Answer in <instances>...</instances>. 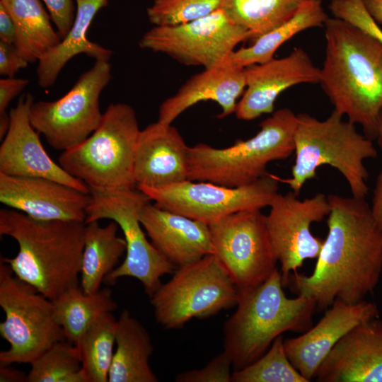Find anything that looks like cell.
<instances>
[{
  "instance_id": "6da1fadb",
  "label": "cell",
  "mask_w": 382,
  "mask_h": 382,
  "mask_svg": "<svg viewBox=\"0 0 382 382\" xmlns=\"http://www.w3.org/2000/svg\"><path fill=\"white\" fill-rule=\"evenodd\" d=\"M328 233L309 275L291 273L288 284L316 308L335 300L354 303L372 292L382 272V232L365 199L328 195Z\"/></svg>"
},
{
  "instance_id": "7a4b0ae2",
  "label": "cell",
  "mask_w": 382,
  "mask_h": 382,
  "mask_svg": "<svg viewBox=\"0 0 382 382\" xmlns=\"http://www.w3.org/2000/svg\"><path fill=\"white\" fill-rule=\"evenodd\" d=\"M324 27L325 53L319 83L333 110L361 126L374 140L382 108V43L335 17H329Z\"/></svg>"
},
{
  "instance_id": "3957f363",
  "label": "cell",
  "mask_w": 382,
  "mask_h": 382,
  "mask_svg": "<svg viewBox=\"0 0 382 382\" xmlns=\"http://www.w3.org/2000/svg\"><path fill=\"white\" fill-rule=\"evenodd\" d=\"M86 224L40 221L11 208L0 210V235L13 238L18 251L1 259L16 276L53 301L79 286Z\"/></svg>"
},
{
  "instance_id": "277c9868",
  "label": "cell",
  "mask_w": 382,
  "mask_h": 382,
  "mask_svg": "<svg viewBox=\"0 0 382 382\" xmlns=\"http://www.w3.org/2000/svg\"><path fill=\"white\" fill-rule=\"evenodd\" d=\"M278 269L264 282L238 289L236 310L224 323V351L234 371L255 362L287 331L303 333L313 326L316 308L310 298H288Z\"/></svg>"
},
{
  "instance_id": "5b68a950",
  "label": "cell",
  "mask_w": 382,
  "mask_h": 382,
  "mask_svg": "<svg viewBox=\"0 0 382 382\" xmlns=\"http://www.w3.org/2000/svg\"><path fill=\"white\" fill-rule=\"evenodd\" d=\"M355 125L335 110L323 120L306 113L297 115L291 177L280 181L299 195L304 184L316 177L318 168L328 165L345 178L352 196L365 199L369 172L364 161L376 158L377 150Z\"/></svg>"
},
{
  "instance_id": "8992f818",
  "label": "cell",
  "mask_w": 382,
  "mask_h": 382,
  "mask_svg": "<svg viewBox=\"0 0 382 382\" xmlns=\"http://www.w3.org/2000/svg\"><path fill=\"white\" fill-rule=\"evenodd\" d=\"M141 129L134 108L108 105L98 128L83 141L61 153L59 164L91 192L115 195L137 188L134 164Z\"/></svg>"
},
{
  "instance_id": "52a82bcc",
  "label": "cell",
  "mask_w": 382,
  "mask_h": 382,
  "mask_svg": "<svg viewBox=\"0 0 382 382\" xmlns=\"http://www.w3.org/2000/svg\"><path fill=\"white\" fill-rule=\"evenodd\" d=\"M297 115L289 108L262 120L253 137L216 149L207 144L189 146V180L236 187L267 175V166L294 153Z\"/></svg>"
},
{
  "instance_id": "ba28073f",
  "label": "cell",
  "mask_w": 382,
  "mask_h": 382,
  "mask_svg": "<svg viewBox=\"0 0 382 382\" xmlns=\"http://www.w3.org/2000/svg\"><path fill=\"white\" fill-rule=\"evenodd\" d=\"M238 289L214 254L178 267L150 296L156 322L180 329L192 318H206L236 306Z\"/></svg>"
},
{
  "instance_id": "9c48e42d",
  "label": "cell",
  "mask_w": 382,
  "mask_h": 382,
  "mask_svg": "<svg viewBox=\"0 0 382 382\" xmlns=\"http://www.w3.org/2000/svg\"><path fill=\"white\" fill-rule=\"evenodd\" d=\"M0 306L5 313L0 335L9 344L0 352V364H30L53 344L66 340L52 301L16 276L1 259Z\"/></svg>"
},
{
  "instance_id": "30bf717a",
  "label": "cell",
  "mask_w": 382,
  "mask_h": 382,
  "mask_svg": "<svg viewBox=\"0 0 382 382\" xmlns=\"http://www.w3.org/2000/svg\"><path fill=\"white\" fill-rule=\"evenodd\" d=\"M150 201L137 187L115 195L91 192L85 219V224L104 219L115 221L127 243L124 261L104 282L112 285L122 277L135 278L149 297L161 284V277L173 272L176 267L148 241L143 231L140 214Z\"/></svg>"
},
{
  "instance_id": "8fae6325",
  "label": "cell",
  "mask_w": 382,
  "mask_h": 382,
  "mask_svg": "<svg viewBox=\"0 0 382 382\" xmlns=\"http://www.w3.org/2000/svg\"><path fill=\"white\" fill-rule=\"evenodd\" d=\"M111 78L109 62L96 61L62 98L33 102L32 126L56 150L64 151L83 141L100 124V96Z\"/></svg>"
},
{
  "instance_id": "7c38bea8",
  "label": "cell",
  "mask_w": 382,
  "mask_h": 382,
  "mask_svg": "<svg viewBox=\"0 0 382 382\" xmlns=\"http://www.w3.org/2000/svg\"><path fill=\"white\" fill-rule=\"evenodd\" d=\"M279 178L268 173L236 187L190 180L160 187H137L158 207L210 225L238 212L270 207L279 193Z\"/></svg>"
},
{
  "instance_id": "4fadbf2b",
  "label": "cell",
  "mask_w": 382,
  "mask_h": 382,
  "mask_svg": "<svg viewBox=\"0 0 382 382\" xmlns=\"http://www.w3.org/2000/svg\"><path fill=\"white\" fill-rule=\"evenodd\" d=\"M248 40L249 32L222 8L186 23L154 25L139 45L187 66L209 69L225 61L239 43Z\"/></svg>"
},
{
  "instance_id": "5bb4252c",
  "label": "cell",
  "mask_w": 382,
  "mask_h": 382,
  "mask_svg": "<svg viewBox=\"0 0 382 382\" xmlns=\"http://www.w3.org/2000/svg\"><path fill=\"white\" fill-rule=\"evenodd\" d=\"M209 226L214 254L238 289L264 282L277 269L261 209L238 212Z\"/></svg>"
},
{
  "instance_id": "9a60e30c",
  "label": "cell",
  "mask_w": 382,
  "mask_h": 382,
  "mask_svg": "<svg viewBox=\"0 0 382 382\" xmlns=\"http://www.w3.org/2000/svg\"><path fill=\"white\" fill-rule=\"evenodd\" d=\"M293 191L278 193L269 207L265 222L273 249L281 265L284 287L289 275L307 259L317 258L324 240L312 234L311 226L323 221L330 212L328 196L317 193L299 199Z\"/></svg>"
},
{
  "instance_id": "2e32d148",
  "label": "cell",
  "mask_w": 382,
  "mask_h": 382,
  "mask_svg": "<svg viewBox=\"0 0 382 382\" xmlns=\"http://www.w3.org/2000/svg\"><path fill=\"white\" fill-rule=\"evenodd\" d=\"M34 98L22 95L9 111L10 126L0 146V173L12 176L51 179L85 193H91L82 180L55 163L44 149L39 133L32 126L29 112Z\"/></svg>"
},
{
  "instance_id": "e0dca14e",
  "label": "cell",
  "mask_w": 382,
  "mask_h": 382,
  "mask_svg": "<svg viewBox=\"0 0 382 382\" xmlns=\"http://www.w3.org/2000/svg\"><path fill=\"white\" fill-rule=\"evenodd\" d=\"M245 90L235 111L237 118L252 120L272 113L284 91L302 83H319L320 69L301 47L289 55L245 67Z\"/></svg>"
},
{
  "instance_id": "ac0fdd59",
  "label": "cell",
  "mask_w": 382,
  "mask_h": 382,
  "mask_svg": "<svg viewBox=\"0 0 382 382\" xmlns=\"http://www.w3.org/2000/svg\"><path fill=\"white\" fill-rule=\"evenodd\" d=\"M90 200L91 193L51 179L0 173L1 203L37 220L85 223Z\"/></svg>"
},
{
  "instance_id": "d6986e66",
  "label": "cell",
  "mask_w": 382,
  "mask_h": 382,
  "mask_svg": "<svg viewBox=\"0 0 382 382\" xmlns=\"http://www.w3.org/2000/svg\"><path fill=\"white\" fill-rule=\"evenodd\" d=\"M375 303L362 300L349 303L335 300L315 325L298 337L284 340L286 354L308 382L337 342L357 325L378 318Z\"/></svg>"
},
{
  "instance_id": "ffe728a7",
  "label": "cell",
  "mask_w": 382,
  "mask_h": 382,
  "mask_svg": "<svg viewBox=\"0 0 382 382\" xmlns=\"http://www.w3.org/2000/svg\"><path fill=\"white\" fill-rule=\"evenodd\" d=\"M318 382H382V320L375 318L343 336L322 361Z\"/></svg>"
},
{
  "instance_id": "44dd1931",
  "label": "cell",
  "mask_w": 382,
  "mask_h": 382,
  "mask_svg": "<svg viewBox=\"0 0 382 382\" xmlns=\"http://www.w3.org/2000/svg\"><path fill=\"white\" fill-rule=\"evenodd\" d=\"M189 146L171 124L156 121L141 129L134 175L137 186L160 187L189 180Z\"/></svg>"
},
{
  "instance_id": "7402d4cb",
  "label": "cell",
  "mask_w": 382,
  "mask_h": 382,
  "mask_svg": "<svg viewBox=\"0 0 382 382\" xmlns=\"http://www.w3.org/2000/svg\"><path fill=\"white\" fill-rule=\"evenodd\" d=\"M140 222L157 250L175 267L214 254L209 225L182 214L147 204Z\"/></svg>"
},
{
  "instance_id": "603a6c76",
  "label": "cell",
  "mask_w": 382,
  "mask_h": 382,
  "mask_svg": "<svg viewBox=\"0 0 382 382\" xmlns=\"http://www.w3.org/2000/svg\"><path fill=\"white\" fill-rule=\"evenodd\" d=\"M245 68L232 62L230 56L223 62L189 78L172 96L160 105L158 120L172 122L189 108L206 100L221 108L219 118L235 112L238 99L245 88Z\"/></svg>"
},
{
  "instance_id": "cb8c5ba5",
  "label": "cell",
  "mask_w": 382,
  "mask_h": 382,
  "mask_svg": "<svg viewBox=\"0 0 382 382\" xmlns=\"http://www.w3.org/2000/svg\"><path fill=\"white\" fill-rule=\"evenodd\" d=\"M76 15L73 24L61 42L42 57L36 69L37 83L49 88L73 57L84 54L96 61L109 62L112 52L88 40L87 33L98 12L108 4V0H75Z\"/></svg>"
},
{
  "instance_id": "d4e9b609",
  "label": "cell",
  "mask_w": 382,
  "mask_h": 382,
  "mask_svg": "<svg viewBox=\"0 0 382 382\" xmlns=\"http://www.w3.org/2000/svg\"><path fill=\"white\" fill-rule=\"evenodd\" d=\"M115 345L109 382H157L149 359L154 346L147 330L128 310L117 320Z\"/></svg>"
},
{
  "instance_id": "484cf974",
  "label": "cell",
  "mask_w": 382,
  "mask_h": 382,
  "mask_svg": "<svg viewBox=\"0 0 382 382\" xmlns=\"http://www.w3.org/2000/svg\"><path fill=\"white\" fill-rule=\"evenodd\" d=\"M118 224L111 221L100 226L98 221L86 224L80 287L86 294L100 289L105 277L126 253L127 243L117 235Z\"/></svg>"
},
{
  "instance_id": "4316f807",
  "label": "cell",
  "mask_w": 382,
  "mask_h": 382,
  "mask_svg": "<svg viewBox=\"0 0 382 382\" xmlns=\"http://www.w3.org/2000/svg\"><path fill=\"white\" fill-rule=\"evenodd\" d=\"M16 28L14 45L28 63L38 62L62 40L41 0H0Z\"/></svg>"
},
{
  "instance_id": "83f0119b",
  "label": "cell",
  "mask_w": 382,
  "mask_h": 382,
  "mask_svg": "<svg viewBox=\"0 0 382 382\" xmlns=\"http://www.w3.org/2000/svg\"><path fill=\"white\" fill-rule=\"evenodd\" d=\"M328 18L321 0L305 1L289 20L260 36L250 46L235 50L230 59L244 68L266 62L274 58L276 51L287 40L307 29L324 26Z\"/></svg>"
},
{
  "instance_id": "f1b7e54d",
  "label": "cell",
  "mask_w": 382,
  "mask_h": 382,
  "mask_svg": "<svg viewBox=\"0 0 382 382\" xmlns=\"http://www.w3.org/2000/svg\"><path fill=\"white\" fill-rule=\"evenodd\" d=\"M54 316L66 340L78 347L87 328L103 313L113 312L117 304L109 288L86 294L79 286L69 289L52 301Z\"/></svg>"
},
{
  "instance_id": "f546056e",
  "label": "cell",
  "mask_w": 382,
  "mask_h": 382,
  "mask_svg": "<svg viewBox=\"0 0 382 382\" xmlns=\"http://www.w3.org/2000/svg\"><path fill=\"white\" fill-rule=\"evenodd\" d=\"M117 320L112 312L96 318L85 331L78 348L88 382H107L114 354Z\"/></svg>"
},
{
  "instance_id": "4dcf8cb0",
  "label": "cell",
  "mask_w": 382,
  "mask_h": 382,
  "mask_svg": "<svg viewBox=\"0 0 382 382\" xmlns=\"http://www.w3.org/2000/svg\"><path fill=\"white\" fill-rule=\"evenodd\" d=\"M308 0H224L228 15L250 34L253 42L289 20Z\"/></svg>"
},
{
  "instance_id": "1f68e13d",
  "label": "cell",
  "mask_w": 382,
  "mask_h": 382,
  "mask_svg": "<svg viewBox=\"0 0 382 382\" xmlns=\"http://www.w3.org/2000/svg\"><path fill=\"white\" fill-rule=\"evenodd\" d=\"M30 366L28 382H88L79 348L66 340L53 344Z\"/></svg>"
},
{
  "instance_id": "d6a6232c",
  "label": "cell",
  "mask_w": 382,
  "mask_h": 382,
  "mask_svg": "<svg viewBox=\"0 0 382 382\" xmlns=\"http://www.w3.org/2000/svg\"><path fill=\"white\" fill-rule=\"evenodd\" d=\"M231 382H308L289 361L282 335L255 362L234 371Z\"/></svg>"
},
{
  "instance_id": "836d02e7",
  "label": "cell",
  "mask_w": 382,
  "mask_h": 382,
  "mask_svg": "<svg viewBox=\"0 0 382 382\" xmlns=\"http://www.w3.org/2000/svg\"><path fill=\"white\" fill-rule=\"evenodd\" d=\"M224 4V0H154L146 13L154 25H175L207 16Z\"/></svg>"
},
{
  "instance_id": "e575fe53",
  "label": "cell",
  "mask_w": 382,
  "mask_h": 382,
  "mask_svg": "<svg viewBox=\"0 0 382 382\" xmlns=\"http://www.w3.org/2000/svg\"><path fill=\"white\" fill-rule=\"evenodd\" d=\"M329 8L333 17L353 24L382 43V29L370 16L362 0H331Z\"/></svg>"
},
{
  "instance_id": "d590c367",
  "label": "cell",
  "mask_w": 382,
  "mask_h": 382,
  "mask_svg": "<svg viewBox=\"0 0 382 382\" xmlns=\"http://www.w3.org/2000/svg\"><path fill=\"white\" fill-rule=\"evenodd\" d=\"M232 361L223 351L212 359L204 367L178 374L177 382H231Z\"/></svg>"
},
{
  "instance_id": "8d00e7d4",
  "label": "cell",
  "mask_w": 382,
  "mask_h": 382,
  "mask_svg": "<svg viewBox=\"0 0 382 382\" xmlns=\"http://www.w3.org/2000/svg\"><path fill=\"white\" fill-rule=\"evenodd\" d=\"M63 38L71 28L76 15L75 0H41Z\"/></svg>"
},
{
  "instance_id": "74e56055",
  "label": "cell",
  "mask_w": 382,
  "mask_h": 382,
  "mask_svg": "<svg viewBox=\"0 0 382 382\" xmlns=\"http://www.w3.org/2000/svg\"><path fill=\"white\" fill-rule=\"evenodd\" d=\"M28 64L13 44L0 40V74L1 76L14 77Z\"/></svg>"
},
{
  "instance_id": "f35d334b",
  "label": "cell",
  "mask_w": 382,
  "mask_h": 382,
  "mask_svg": "<svg viewBox=\"0 0 382 382\" xmlns=\"http://www.w3.org/2000/svg\"><path fill=\"white\" fill-rule=\"evenodd\" d=\"M29 80L15 77L0 79V114L6 112L12 100L19 95L28 85Z\"/></svg>"
},
{
  "instance_id": "ab89813d",
  "label": "cell",
  "mask_w": 382,
  "mask_h": 382,
  "mask_svg": "<svg viewBox=\"0 0 382 382\" xmlns=\"http://www.w3.org/2000/svg\"><path fill=\"white\" fill-rule=\"evenodd\" d=\"M16 37L14 20L7 8L0 1V40L14 45Z\"/></svg>"
},
{
  "instance_id": "60d3db41",
  "label": "cell",
  "mask_w": 382,
  "mask_h": 382,
  "mask_svg": "<svg viewBox=\"0 0 382 382\" xmlns=\"http://www.w3.org/2000/svg\"><path fill=\"white\" fill-rule=\"evenodd\" d=\"M370 207L372 216L382 232V169L376 180Z\"/></svg>"
},
{
  "instance_id": "b9f144b4",
  "label": "cell",
  "mask_w": 382,
  "mask_h": 382,
  "mask_svg": "<svg viewBox=\"0 0 382 382\" xmlns=\"http://www.w3.org/2000/svg\"><path fill=\"white\" fill-rule=\"evenodd\" d=\"M11 364H1V382H25L28 381V374L13 368Z\"/></svg>"
},
{
  "instance_id": "7bdbcfd3",
  "label": "cell",
  "mask_w": 382,
  "mask_h": 382,
  "mask_svg": "<svg viewBox=\"0 0 382 382\" xmlns=\"http://www.w3.org/2000/svg\"><path fill=\"white\" fill-rule=\"evenodd\" d=\"M370 16L378 24H382V0H362Z\"/></svg>"
},
{
  "instance_id": "ee69618b",
  "label": "cell",
  "mask_w": 382,
  "mask_h": 382,
  "mask_svg": "<svg viewBox=\"0 0 382 382\" xmlns=\"http://www.w3.org/2000/svg\"><path fill=\"white\" fill-rule=\"evenodd\" d=\"M10 126V115L7 112L0 114V139L6 134Z\"/></svg>"
},
{
  "instance_id": "f6af8a7d",
  "label": "cell",
  "mask_w": 382,
  "mask_h": 382,
  "mask_svg": "<svg viewBox=\"0 0 382 382\" xmlns=\"http://www.w3.org/2000/svg\"><path fill=\"white\" fill-rule=\"evenodd\" d=\"M378 144L382 151V108L381 109L376 124V138Z\"/></svg>"
}]
</instances>
